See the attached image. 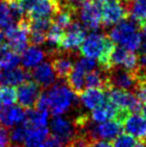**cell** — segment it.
<instances>
[{"label": "cell", "mask_w": 146, "mask_h": 147, "mask_svg": "<svg viewBox=\"0 0 146 147\" xmlns=\"http://www.w3.org/2000/svg\"><path fill=\"white\" fill-rule=\"evenodd\" d=\"M17 101V90L14 86L0 85V102L5 106H11Z\"/></svg>", "instance_id": "28"}, {"label": "cell", "mask_w": 146, "mask_h": 147, "mask_svg": "<svg viewBox=\"0 0 146 147\" xmlns=\"http://www.w3.org/2000/svg\"><path fill=\"white\" fill-rule=\"evenodd\" d=\"M48 137V128H28V133L23 142L24 147H45V141Z\"/></svg>", "instance_id": "24"}, {"label": "cell", "mask_w": 146, "mask_h": 147, "mask_svg": "<svg viewBox=\"0 0 146 147\" xmlns=\"http://www.w3.org/2000/svg\"><path fill=\"white\" fill-rule=\"evenodd\" d=\"M89 116L94 123H101L109 120H118L122 123L125 118L109 100H106L102 105L91 110V114Z\"/></svg>", "instance_id": "15"}, {"label": "cell", "mask_w": 146, "mask_h": 147, "mask_svg": "<svg viewBox=\"0 0 146 147\" xmlns=\"http://www.w3.org/2000/svg\"><path fill=\"white\" fill-rule=\"evenodd\" d=\"M2 110H3V109H2V103L0 102V115H1V112H2Z\"/></svg>", "instance_id": "45"}, {"label": "cell", "mask_w": 146, "mask_h": 147, "mask_svg": "<svg viewBox=\"0 0 146 147\" xmlns=\"http://www.w3.org/2000/svg\"><path fill=\"white\" fill-rule=\"evenodd\" d=\"M29 18L26 16L17 21L16 24H12L7 29H5L4 36L7 40V46L15 52L20 53L27 48L29 43Z\"/></svg>", "instance_id": "4"}, {"label": "cell", "mask_w": 146, "mask_h": 147, "mask_svg": "<svg viewBox=\"0 0 146 147\" xmlns=\"http://www.w3.org/2000/svg\"><path fill=\"white\" fill-rule=\"evenodd\" d=\"M28 133V127L24 123L16 125L12 127L9 133V139L13 145H20L23 144L26 136Z\"/></svg>", "instance_id": "29"}, {"label": "cell", "mask_w": 146, "mask_h": 147, "mask_svg": "<svg viewBox=\"0 0 146 147\" xmlns=\"http://www.w3.org/2000/svg\"><path fill=\"white\" fill-rule=\"evenodd\" d=\"M26 111L21 106H7L4 108L0 115L1 125L6 128H12L19 125L25 119Z\"/></svg>", "instance_id": "21"}, {"label": "cell", "mask_w": 146, "mask_h": 147, "mask_svg": "<svg viewBox=\"0 0 146 147\" xmlns=\"http://www.w3.org/2000/svg\"><path fill=\"white\" fill-rule=\"evenodd\" d=\"M139 67L146 73V56L141 55V57L139 58Z\"/></svg>", "instance_id": "38"}, {"label": "cell", "mask_w": 146, "mask_h": 147, "mask_svg": "<svg viewBox=\"0 0 146 147\" xmlns=\"http://www.w3.org/2000/svg\"><path fill=\"white\" fill-rule=\"evenodd\" d=\"M134 94L139 101L146 104V84L144 81H140L134 88Z\"/></svg>", "instance_id": "33"}, {"label": "cell", "mask_w": 146, "mask_h": 147, "mask_svg": "<svg viewBox=\"0 0 146 147\" xmlns=\"http://www.w3.org/2000/svg\"><path fill=\"white\" fill-rule=\"evenodd\" d=\"M21 63L25 69H33L45 58V52L39 46L32 45L22 52Z\"/></svg>", "instance_id": "22"}, {"label": "cell", "mask_w": 146, "mask_h": 147, "mask_svg": "<svg viewBox=\"0 0 146 147\" xmlns=\"http://www.w3.org/2000/svg\"><path fill=\"white\" fill-rule=\"evenodd\" d=\"M48 109L53 116L63 115L76 105L77 99L72 89L64 82H56L45 92Z\"/></svg>", "instance_id": "3"}, {"label": "cell", "mask_w": 146, "mask_h": 147, "mask_svg": "<svg viewBox=\"0 0 146 147\" xmlns=\"http://www.w3.org/2000/svg\"><path fill=\"white\" fill-rule=\"evenodd\" d=\"M89 147H113L110 142L106 140H92Z\"/></svg>", "instance_id": "37"}, {"label": "cell", "mask_w": 146, "mask_h": 147, "mask_svg": "<svg viewBox=\"0 0 146 147\" xmlns=\"http://www.w3.org/2000/svg\"><path fill=\"white\" fill-rule=\"evenodd\" d=\"M144 82H145V84H146V76H145V79H144Z\"/></svg>", "instance_id": "48"}, {"label": "cell", "mask_w": 146, "mask_h": 147, "mask_svg": "<svg viewBox=\"0 0 146 147\" xmlns=\"http://www.w3.org/2000/svg\"><path fill=\"white\" fill-rule=\"evenodd\" d=\"M140 50H141V55L146 56V37L142 36V42H141Z\"/></svg>", "instance_id": "39"}, {"label": "cell", "mask_w": 146, "mask_h": 147, "mask_svg": "<svg viewBox=\"0 0 146 147\" xmlns=\"http://www.w3.org/2000/svg\"><path fill=\"white\" fill-rule=\"evenodd\" d=\"M127 6L129 16L139 26L146 21V0H132L127 2Z\"/></svg>", "instance_id": "26"}, {"label": "cell", "mask_w": 146, "mask_h": 147, "mask_svg": "<svg viewBox=\"0 0 146 147\" xmlns=\"http://www.w3.org/2000/svg\"><path fill=\"white\" fill-rule=\"evenodd\" d=\"M65 142L61 140L59 137L55 135H48L46 141H45V147H64Z\"/></svg>", "instance_id": "34"}, {"label": "cell", "mask_w": 146, "mask_h": 147, "mask_svg": "<svg viewBox=\"0 0 146 147\" xmlns=\"http://www.w3.org/2000/svg\"><path fill=\"white\" fill-rule=\"evenodd\" d=\"M142 114H143V117L146 119V104H144V107L142 108Z\"/></svg>", "instance_id": "44"}, {"label": "cell", "mask_w": 146, "mask_h": 147, "mask_svg": "<svg viewBox=\"0 0 146 147\" xmlns=\"http://www.w3.org/2000/svg\"><path fill=\"white\" fill-rule=\"evenodd\" d=\"M79 102L84 108L93 110L105 102L106 93L102 88H87L78 94Z\"/></svg>", "instance_id": "18"}, {"label": "cell", "mask_w": 146, "mask_h": 147, "mask_svg": "<svg viewBox=\"0 0 146 147\" xmlns=\"http://www.w3.org/2000/svg\"><path fill=\"white\" fill-rule=\"evenodd\" d=\"M110 63L112 68H122L131 72L139 70V58L137 55L133 51L127 50L121 46H114L111 53Z\"/></svg>", "instance_id": "10"}, {"label": "cell", "mask_w": 146, "mask_h": 147, "mask_svg": "<svg viewBox=\"0 0 146 147\" xmlns=\"http://www.w3.org/2000/svg\"><path fill=\"white\" fill-rule=\"evenodd\" d=\"M51 65L54 70L56 77L59 79H66L73 69V62L71 57L66 52L58 51L55 54L51 55Z\"/></svg>", "instance_id": "20"}, {"label": "cell", "mask_w": 146, "mask_h": 147, "mask_svg": "<svg viewBox=\"0 0 146 147\" xmlns=\"http://www.w3.org/2000/svg\"><path fill=\"white\" fill-rule=\"evenodd\" d=\"M50 129L53 135L59 137L65 143H69L78 133L74 122L65 118L63 115L53 116L50 121Z\"/></svg>", "instance_id": "12"}, {"label": "cell", "mask_w": 146, "mask_h": 147, "mask_svg": "<svg viewBox=\"0 0 146 147\" xmlns=\"http://www.w3.org/2000/svg\"><path fill=\"white\" fill-rule=\"evenodd\" d=\"M11 142L9 139V133L7 128L0 125V147H10Z\"/></svg>", "instance_id": "35"}, {"label": "cell", "mask_w": 146, "mask_h": 147, "mask_svg": "<svg viewBox=\"0 0 146 147\" xmlns=\"http://www.w3.org/2000/svg\"><path fill=\"white\" fill-rule=\"evenodd\" d=\"M30 23V30L42 31V32H47L52 24V19L51 18H29Z\"/></svg>", "instance_id": "30"}, {"label": "cell", "mask_w": 146, "mask_h": 147, "mask_svg": "<svg viewBox=\"0 0 146 147\" xmlns=\"http://www.w3.org/2000/svg\"><path fill=\"white\" fill-rule=\"evenodd\" d=\"M125 2H130V1H132V0H124Z\"/></svg>", "instance_id": "47"}, {"label": "cell", "mask_w": 146, "mask_h": 147, "mask_svg": "<svg viewBox=\"0 0 146 147\" xmlns=\"http://www.w3.org/2000/svg\"><path fill=\"white\" fill-rule=\"evenodd\" d=\"M77 13L85 29L97 30L101 25L102 17L99 2L87 0L78 8Z\"/></svg>", "instance_id": "8"}, {"label": "cell", "mask_w": 146, "mask_h": 147, "mask_svg": "<svg viewBox=\"0 0 146 147\" xmlns=\"http://www.w3.org/2000/svg\"><path fill=\"white\" fill-rule=\"evenodd\" d=\"M20 61L21 58L19 56V53L10 49L7 44L4 45L3 48L0 50V70L12 69L17 67Z\"/></svg>", "instance_id": "25"}, {"label": "cell", "mask_w": 146, "mask_h": 147, "mask_svg": "<svg viewBox=\"0 0 146 147\" xmlns=\"http://www.w3.org/2000/svg\"><path fill=\"white\" fill-rule=\"evenodd\" d=\"M108 75V89L111 87L130 90L136 87L140 81H142V72L139 70L136 72H131L122 68H112L107 71ZM107 89V90H108Z\"/></svg>", "instance_id": "7"}, {"label": "cell", "mask_w": 146, "mask_h": 147, "mask_svg": "<svg viewBox=\"0 0 146 147\" xmlns=\"http://www.w3.org/2000/svg\"><path fill=\"white\" fill-rule=\"evenodd\" d=\"M14 21L15 19L12 15L7 0H0V30L7 29Z\"/></svg>", "instance_id": "27"}, {"label": "cell", "mask_w": 146, "mask_h": 147, "mask_svg": "<svg viewBox=\"0 0 146 147\" xmlns=\"http://www.w3.org/2000/svg\"><path fill=\"white\" fill-rule=\"evenodd\" d=\"M33 80L42 88H49L55 83L56 74L49 62H41L33 68L31 73Z\"/></svg>", "instance_id": "17"}, {"label": "cell", "mask_w": 146, "mask_h": 147, "mask_svg": "<svg viewBox=\"0 0 146 147\" xmlns=\"http://www.w3.org/2000/svg\"><path fill=\"white\" fill-rule=\"evenodd\" d=\"M87 0H58L60 5H64L67 7H70L72 9H75L78 11V8Z\"/></svg>", "instance_id": "36"}, {"label": "cell", "mask_w": 146, "mask_h": 147, "mask_svg": "<svg viewBox=\"0 0 146 147\" xmlns=\"http://www.w3.org/2000/svg\"><path fill=\"white\" fill-rule=\"evenodd\" d=\"M108 100L126 117L130 113H138L142 109V103L137 99L134 93L125 89L111 87L108 89Z\"/></svg>", "instance_id": "5"}, {"label": "cell", "mask_w": 146, "mask_h": 147, "mask_svg": "<svg viewBox=\"0 0 146 147\" xmlns=\"http://www.w3.org/2000/svg\"><path fill=\"white\" fill-rule=\"evenodd\" d=\"M4 40H5V36H4V34L1 32V30H0V50H1V49L3 48L4 45H5Z\"/></svg>", "instance_id": "40"}, {"label": "cell", "mask_w": 146, "mask_h": 147, "mask_svg": "<svg viewBox=\"0 0 146 147\" xmlns=\"http://www.w3.org/2000/svg\"><path fill=\"white\" fill-rule=\"evenodd\" d=\"M10 147H21V146H20V145H11Z\"/></svg>", "instance_id": "46"}, {"label": "cell", "mask_w": 146, "mask_h": 147, "mask_svg": "<svg viewBox=\"0 0 146 147\" xmlns=\"http://www.w3.org/2000/svg\"><path fill=\"white\" fill-rule=\"evenodd\" d=\"M129 16L127 2H108L103 5L101 9L102 23L106 27L113 26L125 20Z\"/></svg>", "instance_id": "11"}, {"label": "cell", "mask_w": 146, "mask_h": 147, "mask_svg": "<svg viewBox=\"0 0 146 147\" xmlns=\"http://www.w3.org/2000/svg\"><path fill=\"white\" fill-rule=\"evenodd\" d=\"M46 41V32L36 30H30L29 34V42L32 45L35 46H40L41 44L45 43Z\"/></svg>", "instance_id": "32"}, {"label": "cell", "mask_w": 146, "mask_h": 147, "mask_svg": "<svg viewBox=\"0 0 146 147\" xmlns=\"http://www.w3.org/2000/svg\"><path fill=\"white\" fill-rule=\"evenodd\" d=\"M90 122L80 131L85 133L91 140H111L114 139L117 135L121 133L122 123L118 120H109V121L101 122L97 124H91Z\"/></svg>", "instance_id": "6"}, {"label": "cell", "mask_w": 146, "mask_h": 147, "mask_svg": "<svg viewBox=\"0 0 146 147\" xmlns=\"http://www.w3.org/2000/svg\"><path fill=\"white\" fill-rule=\"evenodd\" d=\"M122 127L135 139L146 141V119L138 113H130L123 119Z\"/></svg>", "instance_id": "14"}, {"label": "cell", "mask_w": 146, "mask_h": 147, "mask_svg": "<svg viewBox=\"0 0 146 147\" xmlns=\"http://www.w3.org/2000/svg\"><path fill=\"white\" fill-rule=\"evenodd\" d=\"M59 9L58 0H37L26 11L28 18H52Z\"/></svg>", "instance_id": "16"}, {"label": "cell", "mask_w": 146, "mask_h": 147, "mask_svg": "<svg viewBox=\"0 0 146 147\" xmlns=\"http://www.w3.org/2000/svg\"><path fill=\"white\" fill-rule=\"evenodd\" d=\"M31 74L25 68L15 67L12 69L0 70V85L19 86L30 79Z\"/></svg>", "instance_id": "19"}, {"label": "cell", "mask_w": 146, "mask_h": 147, "mask_svg": "<svg viewBox=\"0 0 146 147\" xmlns=\"http://www.w3.org/2000/svg\"><path fill=\"white\" fill-rule=\"evenodd\" d=\"M97 2H102V3H108V2H114L118 1V0H96Z\"/></svg>", "instance_id": "43"}, {"label": "cell", "mask_w": 146, "mask_h": 147, "mask_svg": "<svg viewBox=\"0 0 146 147\" xmlns=\"http://www.w3.org/2000/svg\"><path fill=\"white\" fill-rule=\"evenodd\" d=\"M133 147H146V141L139 140L138 142H136V143H135V145Z\"/></svg>", "instance_id": "42"}, {"label": "cell", "mask_w": 146, "mask_h": 147, "mask_svg": "<svg viewBox=\"0 0 146 147\" xmlns=\"http://www.w3.org/2000/svg\"><path fill=\"white\" fill-rule=\"evenodd\" d=\"M85 38V27L81 23L74 21L64 32L60 44L59 51L70 53L76 51L80 47Z\"/></svg>", "instance_id": "9"}, {"label": "cell", "mask_w": 146, "mask_h": 147, "mask_svg": "<svg viewBox=\"0 0 146 147\" xmlns=\"http://www.w3.org/2000/svg\"><path fill=\"white\" fill-rule=\"evenodd\" d=\"M140 30H141V34L143 37H146V21L143 22L142 24H140Z\"/></svg>", "instance_id": "41"}, {"label": "cell", "mask_w": 146, "mask_h": 147, "mask_svg": "<svg viewBox=\"0 0 146 147\" xmlns=\"http://www.w3.org/2000/svg\"><path fill=\"white\" fill-rule=\"evenodd\" d=\"M49 110L45 109H27L25 114L24 123L28 128L47 127L49 119Z\"/></svg>", "instance_id": "23"}, {"label": "cell", "mask_w": 146, "mask_h": 147, "mask_svg": "<svg viewBox=\"0 0 146 147\" xmlns=\"http://www.w3.org/2000/svg\"><path fill=\"white\" fill-rule=\"evenodd\" d=\"M108 37L113 43L130 51H136L140 48L142 34L138 23L131 20H123L115 24L109 31Z\"/></svg>", "instance_id": "2"}, {"label": "cell", "mask_w": 146, "mask_h": 147, "mask_svg": "<svg viewBox=\"0 0 146 147\" xmlns=\"http://www.w3.org/2000/svg\"><path fill=\"white\" fill-rule=\"evenodd\" d=\"M136 139L128 133H120L113 139V147H133L136 143Z\"/></svg>", "instance_id": "31"}, {"label": "cell", "mask_w": 146, "mask_h": 147, "mask_svg": "<svg viewBox=\"0 0 146 147\" xmlns=\"http://www.w3.org/2000/svg\"><path fill=\"white\" fill-rule=\"evenodd\" d=\"M40 94V86L35 81L27 80L18 86L17 101L22 108L32 109L35 107Z\"/></svg>", "instance_id": "13"}, {"label": "cell", "mask_w": 146, "mask_h": 147, "mask_svg": "<svg viewBox=\"0 0 146 147\" xmlns=\"http://www.w3.org/2000/svg\"><path fill=\"white\" fill-rule=\"evenodd\" d=\"M114 45L109 37L98 32H91L85 36L79 47L82 56L97 60L101 69L104 71H109L112 68L110 57Z\"/></svg>", "instance_id": "1"}]
</instances>
